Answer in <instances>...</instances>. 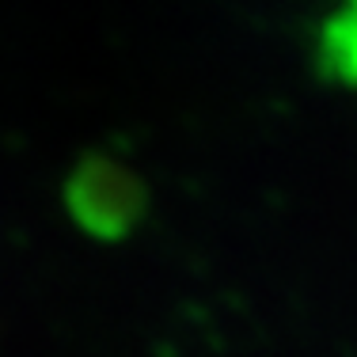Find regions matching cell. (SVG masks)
Returning <instances> with one entry per match:
<instances>
[{
    "label": "cell",
    "mask_w": 357,
    "mask_h": 357,
    "mask_svg": "<svg viewBox=\"0 0 357 357\" xmlns=\"http://www.w3.org/2000/svg\"><path fill=\"white\" fill-rule=\"evenodd\" d=\"M65 206L76 225L99 240L126 236L144 213V186L126 164L110 156H88L65 183Z\"/></svg>",
    "instance_id": "cell-1"
},
{
    "label": "cell",
    "mask_w": 357,
    "mask_h": 357,
    "mask_svg": "<svg viewBox=\"0 0 357 357\" xmlns=\"http://www.w3.org/2000/svg\"><path fill=\"white\" fill-rule=\"evenodd\" d=\"M319 61L331 76L357 84V0H335L319 31Z\"/></svg>",
    "instance_id": "cell-2"
}]
</instances>
